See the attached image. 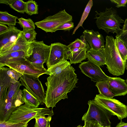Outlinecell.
I'll return each instance as SVG.
<instances>
[{"mask_svg":"<svg viewBox=\"0 0 127 127\" xmlns=\"http://www.w3.org/2000/svg\"><path fill=\"white\" fill-rule=\"evenodd\" d=\"M75 70L72 66H68L60 73L47 78L45 98L47 108L55 107L59 101L68 98L67 93L76 87L78 79Z\"/></svg>","mask_w":127,"mask_h":127,"instance_id":"1","label":"cell"},{"mask_svg":"<svg viewBox=\"0 0 127 127\" xmlns=\"http://www.w3.org/2000/svg\"><path fill=\"white\" fill-rule=\"evenodd\" d=\"M104 48L106 65L108 71L114 75H123L125 70V64L116 46L115 39L112 36L106 37Z\"/></svg>","mask_w":127,"mask_h":127,"instance_id":"2","label":"cell"},{"mask_svg":"<svg viewBox=\"0 0 127 127\" xmlns=\"http://www.w3.org/2000/svg\"><path fill=\"white\" fill-rule=\"evenodd\" d=\"M95 23L99 29L104 30L107 34L109 32L117 35L123 31L120 28L121 24L124 21L117 14L116 10L112 7L106 8L105 11L98 13L96 11Z\"/></svg>","mask_w":127,"mask_h":127,"instance_id":"3","label":"cell"},{"mask_svg":"<svg viewBox=\"0 0 127 127\" xmlns=\"http://www.w3.org/2000/svg\"><path fill=\"white\" fill-rule=\"evenodd\" d=\"M54 114L53 110L49 108L36 107L25 103L17 107L12 113L7 122L28 123L32 119L37 117L46 115L52 116Z\"/></svg>","mask_w":127,"mask_h":127,"instance_id":"4","label":"cell"},{"mask_svg":"<svg viewBox=\"0 0 127 127\" xmlns=\"http://www.w3.org/2000/svg\"><path fill=\"white\" fill-rule=\"evenodd\" d=\"M93 100L95 103L108 111L112 115L116 116L119 119L122 120L127 117V106L119 100L106 97L99 94L96 95Z\"/></svg>","mask_w":127,"mask_h":127,"instance_id":"5","label":"cell"},{"mask_svg":"<svg viewBox=\"0 0 127 127\" xmlns=\"http://www.w3.org/2000/svg\"><path fill=\"white\" fill-rule=\"evenodd\" d=\"M88 104L89 108L82 117V121L94 120L101 127H111L110 119L112 115L110 112L96 104L93 100L88 101Z\"/></svg>","mask_w":127,"mask_h":127,"instance_id":"6","label":"cell"},{"mask_svg":"<svg viewBox=\"0 0 127 127\" xmlns=\"http://www.w3.org/2000/svg\"><path fill=\"white\" fill-rule=\"evenodd\" d=\"M72 16L64 9L41 21L35 22V24L37 28L46 32L52 33L57 27L66 22L72 21Z\"/></svg>","mask_w":127,"mask_h":127,"instance_id":"7","label":"cell"},{"mask_svg":"<svg viewBox=\"0 0 127 127\" xmlns=\"http://www.w3.org/2000/svg\"><path fill=\"white\" fill-rule=\"evenodd\" d=\"M18 72L30 77L38 78L41 75L46 74L47 69L44 67H37L26 59L13 62L3 65Z\"/></svg>","mask_w":127,"mask_h":127,"instance_id":"8","label":"cell"},{"mask_svg":"<svg viewBox=\"0 0 127 127\" xmlns=\"http://www.w3.org/2000/svg\"><path fill=\"white\" fill-rule=\"evenodd\" d=\"M21 85L35 96L41 105L45 104V94L43 86L38 78H34L23 75L20 78Z\"/></svg>","mask_w":127,"mask_h":127,"instance_id":"9","label":"cell"},{"mask_svg":"<svg viewBox=\"0 0 127 127\" xmlns=\"http://www.w3.org/2000/svg\"><path fill=\"white\" fill-rule=\"evenodd\" d=\"M28 50V57L26 59L32 62L39 59H44L47 61L49 58L50 45L45 44L43 41L34 40L29 42Z\"/></svg>","mask_w":127,"mask_h":127,"instance_id":"10","label":"cell"},{"mask_svg":"<svg viewBox=\"0 0 127 127\" xmlns=\"http://www.w3.org/2000/svg\"><path fill=\"white\" fill-rule=\"evenodd\" d=\"M79 67L82 72L94 82L107 81L110 78L105 74L99 66L89 61L81 63Z\"/></svg>","mask_w":127,"mask_h":127,"instance_id":"11","label":"cell"},{"mask_svg":"<svg viewBox=\"0 0 127 127\" xmlns=\"http://www.w3.org/2000/svg\"><path fill=\"white\" fill-rule=\"evenodd\" d=\"M49 56L46 63L47 68L64 60H67V46L60 42L51 43Z\"/></svg>","mask_w":127,"mask_h":127,"instance_id":"12","label":"cell"},{"mask_svg":"<svg viewBox=\"0 0 127 127\" xmlns=\"http://www.w3.org/2000/svg\"><path fill=\"white\" fill-rule=\"evenodd\" d=\"M24 103L22 99V90L20 89L17 97L11 101L0 102V121H7L12 113Z\"/></svg>","mask_w":127,"mask_h":127,"instance_id":"13","label":"cell"},{"mask_svg":"<svg viewBox=\"0 0 127 127\" xmlns=\"http://www.w3.org/2000/svg\"><path fill=\"white\" fill-rule=\"evenodd\" d=\"M8 27L7 31L0 34V52L8 49L14 44L22 32L15 26Z\"/></svg>","mask_w":127,"mask_h":127,"instance_id":"14","label":"cell"},{"mask_svg":"<svg viewBox=\"0 0 127 127\" xmlns=\"http://www.w3.org/2000/svg\"><path fill=\"white\" fill-rule=\"evenodd\" d=\"M83 34L90 48L97 50L105 48L104 37L98 32L86 30L83 32Z\"/></svg>","mask_w":127,"mask_h":127,"instance_id":"15","label":"cell"},{"mask_svg":"<svg viewBox=\"0 0 127 127\" xmlns=\"http://www.w3.org/2000/svg\"><path fill=\"white\" fill-rule=\"evenodd\" d=\"M107 81L115 96L125 95L127 94V84L124 80L119 77H110Z\"/></svg>","mask_w":127,"mask_h":127,"instance_id":"16","label":"cell"},{"mask_svg":"<svg viewBox=\"0 0 127 127\" xmlns=\"http://www.w3.org/2000/svg\"><path fill=\"white\" fill-rule=\"evenodd\" d=\"M29 46V43L26 40L22 31L14 44L8 49L0 52V57L14 52L20 51H27Z\"/></svg>","mask_w":127,"mask_h":127,"instance_id":"17","label":"cell"},{"mask_svg":"<svg viewBox=\"0 0 127 127\" xmlns=\"http://www.w3.org/2000/svg\"><path fill=\"white\" fill-rule=\"evenodd\" d=\"M104 48L97 50L90 49L87 52L88 61L99 66L106 64Z\"/></svg>","mask_w":127,"mask_h":127,"instance_id":"18","label":"cell"},{"mask_svg":"<svg viewBox=\"0 0 127 127\" xmlns=\"http://www.w3.org/2000/svg\"><path fill=\"white\" fill-rule=\"evenodd\" d=\"M89 50L87 48H75L68 51L67 59L70 60V64L82 63V61L87 58V52Z\"/></svg>","mask_w":127,"mask_h":127,"instance_id":"19","label":"cell"},{"mask_svg":"<svg viewBox=\"0 0 127 127\" xmlns=\"http://www.w3.org/2000/svg\"><path fill=\"white\" fill-rule=\"evenodd\" d=\"M28 51H20L12 52L0 57V67L6 64L26 59L28 57Z\"/></svg>","mask_w":127,"mask_h":127,"instance_id":"20","label":"cell"},{"mask_svg":"<svg viewBox=\"0 0 127 127\" xmlns=\"http://www.w3.org/2000/svg\"><path fill=\"white\" fill-rule=\"evenodd\" d=\"M11 78L4 67H0V101L4 98L11 84Z\"/></svg>","mask_w":127,"mask_h":127,"instance_id":"21","label":"cell"},{"mask_svg":"<svg viewBox=\"0 0 127 127\" xmlns=\"http://www.w3.org/2000/svg\"><path fill=\"white\" fill-rule=\"evenodd\" d=\"M0 3L8 5L11 8L21 13L25 12L26 2L22 0H0Z\"/></svg>","mask_w":127,"mask_h":127,"instance_id":"22","label":"cell"},{"mask_svg":"<svg viewBox=\"0 0 127 127\" xmlns=\"http://www.w3.org/2000/svg\"><path fill=\"white\" fill-rule=\"evenodd\" d=\"M95 86L98 88L99 94L101 95L110 98H113L115 96L110 88L107 81L97 82Z\"/></svg>","mask_w":127,"mask_h":127,"instance_id":"23","label":"cell"},{"mask_svg":"<svg viewBox=\"0 0 127 127\" xmlns=\"http://www.w3.org/2000/svg\"><path fill=\"white\" fill-rule=\"evenodd\" d=\"M71 65L70 62L67 60L62 61L48 68L46 74L49 76L58 74L67 67Z\"/></svg>","mask_w":127,"mask_h":127,"instance_id":"24","label":"cell"},{"mask_svg":"<svg viewBox=\"0 0 127 127\" xmlns=\"http://www.w3.org/2000/svg\"><path fill=\"white\" fill-rule=\"evenodd\" d=\"M22 99L25 103L36 107L40 104L38 100L26 88L22 90Z\"/></svg>","mask_w":127,"mask_h":127,"instance_id":"25","label":"cell"},{"mask_svg":"<svg viewBox=\"0 0 127 127\" xmlns=\"http://www.w3.org/2000/svg\"><path fill=\"white\" fill-rule=\"evenodd\" d=\"M17 17L9 14L6 11H0V23L7 25L8 27L15 26L17 23Z\"/></svg>","mask_w":127,"mask_h":127,"instance_id":"26","label":"cell"},{"mask_svg":"<svg viewBox=\"0 0 127 127\" xmlns=\"http://www.w3.org/2000/svg\"><path fill=\"white\" fill-rule=\"evenodd\" d=\"M21 86L19 81L15 84L11 83L4 98H9L14 99L16 98L18 92Z\"/></svg>","mask_w":127,"mask_h":127,"instance_id":"27","label":"cell"},{"mask_svg":"<svg viewBox=\"0 0 127 127\" xmlns=\"http://www.w3.org/2000/svg\"><path fill=\"white\" fill-rule=\"evenodd\" d=\"M115 44L120 55L125 63L127 57V49L123 42L119 37L116 36Z\"/></svg>","mask_w":127,"mask_h":127,"instance_id":"28","label":"cell"},{"mask_svg":"<svg viewBox=\"0 0 127 127\" xmlns=\"http://www.w3.org/2000/svg\"><path fill=\"white\" fill-rule=\"evenodd\" d=\"M93 5V1L89 0L85 9L80 22L73 31L72 35L75 34L76 30L80 27H82L83 23L88 17Z\"/></svg>","mask_w":127,"mask_h":127,"instance_id":"29","label":"cell"},{"mask_svg":"<svg viewBox=\"0 0 127 127\" xmlns=\"http://www.w3.org/2000/svg\"><path fill=\"white\" fill-rule=\"evenodd\" d=\"M25 13L30 15L38 13V5L35 1L30 0L26 2Z\"/></svg>","mask_w":127,"mask_h":127,"instance_id":"30","label":"cell"},{"mask_svg":"<svg viewBox=\"0 0 127 127\" xmlns=\"http://www.w3.org/2000/svg\"><path fill=\"white\" fill-rule=\"evenodd\" d=\"M35 119V122L34 127H49L50 126L51 116L46 117L45 116H41L36 118Z\"/></svg>","mask_w":127,"mask_h":127,"instance_id":"31","label":"cell"},{"mask_svg":"<svg viewBox=\"0 0 127 127\" xmlns=\"http://www.w3.org/2000/svg\"><path fill=\"white\" fill-rule=\"evenodd\" d=\"M18 23L23 29L24 30H34L35 26V23L30 18L26 19L23 17L18 18Z\"/></svg>","mask_w":127,"mask_h":127,"instance_id":"32","label":"cell"},{"mask_svg":"<svg viewBox=\"0 0 127 127\" xmlns=\"http://www.w3.org/2000/svg\"><path fill=\"white\" fill-rule=\"evenodd\" d=\"M8 75L11 78V82L13 84L16 83L19 78L23 75L16 70L10 68L4 67Z\"/></svg>","mask_w":127,"mask_h":127,"instance_id":"33","label":"cell"},{"mask_svg":"<svg viewBox=\"0 0 127 127\" xmlns=\"http://www.w3.org/2000/svg\"><path fill=\"white\" fill-rule=\"evenodd\" d=\"M69 51L76 48L81 49L87 48L88 50L90 49L89 45L84 43L80 39L77 38L67 46Z\"/></svg>","mask_w":127,"mask_h":127,"instance_id":"34","label":"cell"},{"mask_svg":"<svg viewBox=\"0 0 127 127\" xmlns=\"http://www.w3.org/2000/svg\"><path fill=\"white\" fill-rule=\"evenodd\" d=\"M22 32L25 39L28 42H30L35 40L37 33L34 30H23Z\"/></svg>","mask_w":127,"mask_h":127,"instance_id":"35","label":"cell"},{"mask_svg":"<svg viewBox=\"0 0 127 127\" xmlns=\"http://www.w3.org/2000/svg\"><path fill=\"white\" fill-rule=\"evenodd\" d=\"M28 123L24 122L13 123L0 121V127H28Z\"/></svg>","mask_w":127,"mask_h":127,"instance_id":"36","label":"cell"},{"mask_svg":"<svg viewBox=\"0 0 127 127\" xmlns=\"http://www.w3.org/2000/svg\"><path fill=\"white\" fill-rule=\"evenodd\" d=\"M74 26V23L72 21H68L57 27L55 30L54 32L58 30L69 31L72 29Z\"/></svg>","mask_w":127,"mask_h":127,"instance_id":"37","label":"cell"},{"mask_svg":"<svg viewBox=\"0 0 127 127\" xmlns=\"http://www.w3.org/2000/svg\"><path fill=\"white\" fill-rule=\"evenodd\" d=\"M84 127H101L96 121L94 120L85 121Z\"/></svg>","mask_w":127,"mask_h":127,"instance_id":"38","label":"cell"},{"mask_svg":"<svg viewBox=\"0 0 127 127\" xmlns=\"http://www.w3.org/2000/svg\"><path fill=\"white\" fill-rule=\"evenodd\" d=\"M116 36L119 37L123 42L127 49V30L122 32Z\"/></svg>","mask_w":127,"mask_h":127,"instance_id":"39","label":"cell"},{"mask_svg":"<svg viewBox=\"0 0 127 127\" xmlns=\"http://www.w3.org/2000/svg\"><path fill=\"white\" fill-rule=\"evenodd\" d=\"M110 1L112 3L116 4V7L117 8L126 6L127 3V0H110Z\"/></svg>","mask_w":127,"mask_h":127,"instance_id":"40","label":"cell"},{"mask_svg":"<svg viewBox=\"0 0 127 127\" xmlns=\"http://www.w3.org/2000/svg\"><path fill=\"white\" fill-rule=\"evenodd\" d=\"M47 61L44 59H39L31 62L35 66L40 67H44L43 64L46 63Z\"/></svg>","mask_w":127,"mask_h":127,"instance_id":"41","label":"cell"},{"mask_svg":"<svg viewBox=\"0 0 127 127\" xmlns=\"http://www.w3.org/2000/svg\"><path fill=\"white\" fill-rule=\"evenodd\" d=\"M9 29L8 27L5 24L0 23V34L6 32Z\"/></svg>","mask_w":127,"mask_h":127,"instance_id":"42","label":"cell"},{"mask_svg":"<svg viewBox=\"0 0 127 127\" xmlns=\"http://www.w3.org/2000/svg\"><path fill=\"white\" fill-rule=\"evenodd\" d=\"M115 127H127V123H125L121 120L120 122L118 123Z\"/></svg>","mask_w":127,"mask_h":127,"instance_id":"43","label":"cell"},{"mask_svg":"<svg viewBox=\"0 0 127 127\" xmlns=\"http://www.w3.org/2000/svg\"><path fill=\"white\" fill-rule=\"evenodd\" d=\"M123 32H125L127 30V18L124 22V24L122 29Z\"/></svg>","mask_w":127,"mask_h":127,"instance_id":"44","label":"cell"},{"mask_svg":"<svg viewBox=\"0 0 127 127\" xmlns=\"http://www.w3.org/2000/svg\"><path fill=\"white\" fill-rule=\"evenodd\" d=\"M125 68L127 70V64H125Z\"/></svg>","mask_w":127,"mask_h":127,"instance_id":"45","label":"cell"},{"mask_svg":"<svg viewBox=\"0 0 127 127\" xmlns=\"http://www.w3.org/2000/svg\"><path fill=\"white\" fill-rule=\"evenodd\" d=\"M125 64H127V57L126 59V62H125Z\"/></svg>","mask_w":127,"mask_h":127,"instance_id":"46","label":"cell"},{"mask_svg":"<svg viewBox=\"0 0 127 127\" xmlns=\"http://www.w3.org/2000/svg\"><path fill=\"white\" fill-rule=\"evenodd\" d=\"M82 126H81L80 125H79L78 126H77V127H81Z\"/></svg>","mask_w":127,"mask_h":127,"instance_id":"47","label":"cell"},{"mask_svg":"<svg viewBox=\"0 0 127 127\" xmlns=\"http://www.w3.org/2000/svg\"><path fill=\"white\" fill-rule=\"evenodd\" d=\"M126 83H127V78L126 80Z\"/></svg>","mask_w":127,"mask_h":127,"instance_id":"48","label":"cell"},{"mask_svg":"<svg viewBox=\"0 0 127 127\" xmlns=\"http://www.w3.org/2000/svg\"><path fill=\"white\" fill-rule=\"evenodd\" d=\"M84 127V126H83V127Z\"/></svg>","mask_w":127,"mask_h":127,"instance_id":"49","label":"cell"},{"mask_svg":"<svg viewBox=\"0 0 127 127\" xmlns=\"http://www.w3.org/2000/svg\"><path fill=\"white\" fill-rule=\"evenodd\" d=\"M49 127H50V126H49Z\"/></svg>","mask_w":127,"mask_h":127,"instance_id":"50","label":"cell"},{"mask_svg":"<svg viewBox=\"0 0 127 127\" xmlns=\"http://www.w3.org/2000/svg\"></svg>","mask_w":127,"mask_h":127,"instance_id":"51","label":"cell"}]
</instances>
